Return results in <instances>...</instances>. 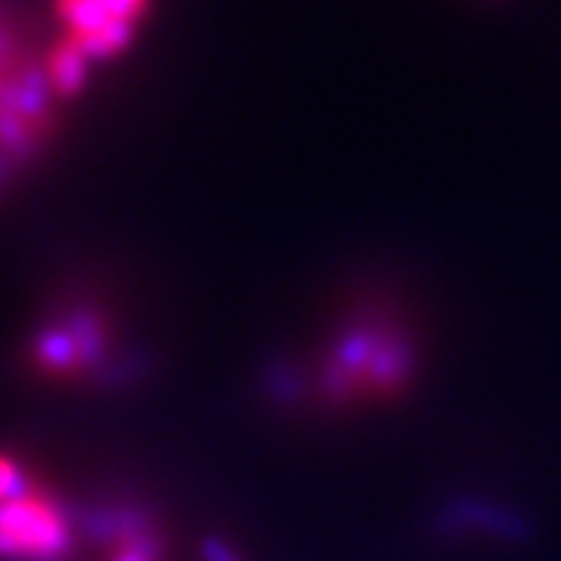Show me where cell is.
I'll return each mask as SVG.
<instances>
[{
    "label": "cell",
    "mask_w": 561,
    "mask_h": 561,
    "mask_svg": "<svg viewBox=\"0 0 561 561\" xmlns=\"http://www.w3.org/2000/svg\"><path fill=\"white\" fill-rule=\"evenodd\" d=\"M153 0H50V38L44 66L66 103L94 72L116 62L138 41Z\"/></svg>",
    "instance_id": "277c9868"
},
{
    "label": "cell",
    "mask_w": 561,
    "mask_h": 561,
    "mask_svg": "<svg viewBox=\"0 0 561 561\" xmlns=\"http://www.w3.org/2000/svg\"><path fill=\"white\" fill-rule=\"evenodd\" d=\"M79 546V505L0 453V561H76Z\"/></svg>",
    "instance_id": "5b68a950"
},
{
    "label": "cell",
    "mask_w": 561,
    "mask_h": 561,
    "mask_svg": "<svg viewBox=\"0 0 561 561\" xmlns=\"http://www.w3.org/2000/svg\"><path fill=\"white\" fill-rule=\"evenodd\" d=\"M20 362L35 381L66 390L131 387L147 365L119 316L84 290H66L41 306L20 343Z\"/></svg>",
    "instance_id": "6da1fadb"
},
{
    "label": "cell",
    "mask_w": 561,
    "mask_h": 561,
    "mask_svg": "<svg viewBox=\"0 0 561 561\" xmlns=\"http://www.w3.org/2000/svg\"><path fill=\"white\" fill-rule=\"evenodd\" d=\"M419 362V343L405 321L383 309H359L321 346L309 393L328 409L381 405L412 387Z\"/></svg>",
    "instance_id": "7a4b0ae2"
},
{
    "label": "cell",
    "mask_w": 561,
    "mask_h": 561,
    "mask_svg": "<svg viewBox=\"0 0 561 561\" xmlns=\"http://www.w3.org/2000/svg\"><path fill=\"white\" fill-rule=\"evenodd\" d=\"M60 106L44 66V44H28L0 13V194L44 157L60 125Z\"/></svg>",
    "instance_id": "3957f363"
},
{
    "label": "cell",
    "mask_w": 561,
    "mask_h": 561,
    "mask_svg": "<svg viewBox=\"0 0 561 561\" xmlns=\"http://www.w3.org/2000/svg\"><path fill=\"white\" fill-rule=\"evenodd\" d=\"M81 542L94 561H169L160 512L131 496H101L79 508Z\"/></svg>",
    "instance_id": "8992f818"
},
{
    "label": "cell",
    "mask_w": 561,
    "mask_h": 561,
    "mask_svg": "<svg viewBox=\"0 0 561 561\" xmlns=\"http://www.w3.org/2000/svg\"><path fill=\"white\" fill-rule=\"evenodd\" d=\"M203 561H243L238 556V549L231 546V542H225L221 537H213V540H206L203 546Z\"/></svg>",
    "instance_id": "52a82bcc"
}]
</instances>
